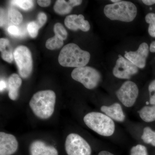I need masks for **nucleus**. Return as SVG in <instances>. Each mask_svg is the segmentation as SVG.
Returning a JSON list of instances; mask_svg holds the SVG:
<instances>
[{
  "mask_svg": "<svg viewBox=\"0 0 155 155\" xmlns=\"http://www.w3.org/2000/svg\"><path fill=\"white\" fill-rule=\"evenodd\" d=\"M56 101L54 92L41 91L33 95L29 101V107L33 114L41 119H49L54 114Z\"/></svg>",
  "mask_w": 155,
  "mask_h": 155,
  "instance_id": "1",
  "label": "nucleus"
},
{
  "mask_svg": "<svg viewBox=\"0 0 155 155\" xmlns=\"http://www.w3.org/2000/svg\"><path fill=\"white\" fill-rule=\"evenodd\" d=\"M90 54L80 48L74 43L68 44L62 49L58 57V61L64 67H85L90 59Z\"/></svg>",
  "mask_w": 155,
  "mask_h": 155,
  "instance_id": "2",
  "label": "nucleus"
},
{
  "mask_svg": "<svg viewBox=\"0 0 155 155\" xmlns=\"http://www.w3.org/2000/svg\"><path fill=\"white\" fill-rule=\"evenodd\" d=\"M104 13L106 17L111 20L130 22L136 17L137 9L131 2L119 1L106 5Z\"/></svg>",
  "mask_w": 155,
  "mask_h": 155,
  "instance_id": "3",
  "label": "nucleus"
},
{
  "mask_svg": "<svg viewBox=\"0 0 155 155\" xmlns=\"http://www.w3.org/2000/svg\"><path fill=\"white\" fill-rule=\"evenodd\" d=\"M84 121L91 129L103 136H110L115 131V125L113 120L102 113H88L84 116Z\"/></svg>",
  "mask_w": 155,
  "mask_h": 155,
  "instance_id": "4",
  "label": "nucleus"
},
{
  "mask_svg": "<svg viewBox=\"0 0 155 155\" xmlns=\"http://www.w3.org/2000/svg\"><path fill=\"white\" fill-rule=\"evenodd\" d=\"M71 76L88 89L97 87L101 79V74L96 69L85 66L75 68L71 73Z\"/></svg>",
  "mask_w": 155,
  "mask_h": 155,
  "instance_id": "5",
  "label": "nucleus"
},
{
  "mask_svg": "<svg viewBox=\"0 0 155 155\" xmlns=\"http://www.w3.org/2000/svg\"><path fill=\"white\" fill-rule=\"evenodd\" d=\"M14 55L19 75L22 78H27L32 71V59L30 50L25 46H19L14 51Z\"/></svg>",
  "mask_w": 155,
  "mask_h": 155,
  "instance_id": "6",
  "label": "nucleus"
},
{
  "mask_svg": "<svg viewBox=\"0 0 155 155\" xmlns=\"http://www.w3.org/2000/svg\"><path fill=\"white\" fill-rule=\"evenodd\" d=\"M65 148L68 155H91L90 146L85 140L77 134L71 133L67 136Z\"/></svg>",
  "mask_w": 155,
  "mask_h": 155,
  "instance_id": "7",
  "label": "nucleus"
},
{
  "mask_svg": "<svg viewBox=\"0 0 155 155\" xmlns=\"http://www.w3.org/2000/svg\"><path fill=\"white\" fill-rule=\"evenodd\" d=\"M139 90L137 85L133 81H125L116 91L117 97L125 107L133 106L138 97Z\"/></svg>",
  "mask_w": 155,
  "mask_h": 155,
  "instance_id": "8",
  "label": "nucleus"
},
{
  "mask_svg": "<svg viewBox=\"0 0 155 155\" xmlns=\"http://www.w3.org/2000/svg\"><path fill=\"white\" fill-rule=\"evenodd\" d=\"M138 71L137 67L134 64L122 56L119 55L113 69V74L117 78L129 79Z\"/></svg>",
  "mask_w": 155,
  "mask_h": 155,
  "instance_id": "9",
  "label": "nucleus"
},
{
  "mask_svg": "<svg viewBox=\"0 0 155 155\" xmlns=\"http://www.w3.org/2000/svg\"><path fill=\"white\" fill-rule=\"evenodd\" d=\"M149 51L148 45L146 43L143 42L140 44L136 51L125 52V57L136 67L143 69L145 67Z\"/></svg>",
  "mask_w": 155,
  "mask_h": 155,
  "instance_id": "10",
  "label": "nucleus"
},
{
  "mask_svg": "<svg viewBox=\"0 0 155 155\" xmlns=\"http://www.w3.org/2000/svg\"><path fill=\"white\" fill-rule=\"evenodd\" d=\"M18 143L14 136L10 134L0 133V155H11L17 151Z\"/></svg>",
  "mask_w": 155,
  "mask_h": 155,
  "instance_id": "11",
  "label": "nucleus"
},
{
  "mask_svg": "<svg viewBox=\"0 0 155 155\" xmlns=\"http://www.w3.org/2000/svg\"><path fill=\"white\" fill-rule=\"evenodd\" d=\"M64 23L67 28L73 31L80 29L83 31H87L90 28L89 23L84 19V17L81 14L67 16L64 20Z\"/></svg>",
  "mask_w": 155,
  "mask_h": 155,
  "instance_id": "12",
  "label": "nucleus"
},
{
  "mask_svg": "<svg viewBox=\"0 0 155 155\" xmlns=\"http://www.w3.org/2000/svg\"><path fill=\"white\" fill-rule=\"evenodd\" d=\"M30 155H58V150L52 146L41 140H35L29 147Z\"/></svg>",
  "mask_w": 155,
  "mask_h": 155,
  "instance_id": "13",
  "label": "nucleus"
},
{
  "mask_svg": "<svg viewBox=\"0 0 155 155\" xmlns=\"http://www.w3.org/2000/svg\"><path fill=\"white\" fill-rule=\"evenodd\" d=\"M101 110L111 119L118 122H122L125 120V115L120 104L115 103L110 106H104L101 107Z\"/></svg>",
  "mask_w": 155,
  "mask_h": 155,
  "instance_id": "14",
  "label": "nucleus"
},
{
  "mask_svg": "<svg viewBox=\"0 0 155 155\" xmlns=\"http://www.w3.org/2000/svg\"><path fill=\"white\" fill-rule=\"evenodd\" d=\"M22 83L21 78L17 74H12L8 79V96L12 101H16L19 96V89Z\"/></svg>",
  "mask_w": 155,
  "mask_h": 155,
  "instance_id": "15",
  "label": "nucleus"
},
{
  "mask_svg": "<svg viewBox=\"0 0 155 155\" xmlns=\"http://www.w3.org/2000/svg\"><path fill=\"white\" fill-rule=\"evenodd\" d=\"M140 116L144 122H150L155 121V105L145 106L139 111Z\"/></svg>",
  "mask_w": 155,
  "mask_h": 155,
  "instance_id": "16",
  "label": "nucleus"
},
{
  "mask_svg": "<svg viewBox=\"0 0 155 155\" xmlns=\"http://www.w3.org/2000/svg\"><path fill=\"white\" fill-rule=\"evenodd\" d=\"M72 7L69 2L64 0H58L54 6V11L60 15H65L69 14L72 9Z\"/></svg>",
  "mask_w": 155,
  "mask_h": 155,
  "instance_id": "17",
  "label": "nucleus"
},
{
  "mask_svg": "<svg viewBox=\"0 0 155 155\" xmlns=\"http://www.w3.org/2000/svg\"><path fill=\"white\" fill-rule=\"evenodd\" d=\"M141 139L145 143L155 147V131H153L150 127H145Z\"/></svg>",
  "mask_w": 155,
  "mask_h": 155,
  "instance_id": "18",
  "label": "nucleus"
},
{
  "mask_svg": "<svg viewBox=\"0 0 155 155\" xmlns=\"http://www.w3.org/2000/svg\"><path fill=\"white\" fill-rule=\"evenodd\" d=\"M64 45V41L55 35L49 38L46 42V47L48 49L54 50L61 48Z\"/></svg>",
  "mask_w": 155,
  "mask_h": 155,
  "instance_id": "19",
  "label": "nucleus"
},
{
  "mask_svg": "<svg viewBox=\"0 0 155 155\" xmlns=\"http://www.w3.org/2000/svg\"><path fill=\"white\" fill-rule=\"evenodd\" d=\"M8 16L9 20L12 23L19 25L23 20V17L20 12L17 9L14 8H10L8 11Z\"/></svg>",
  "mask_w": 155,
  "mask_h": 155,
  "instance_id": "20",
  "label": "nucleus"
},
{
  "mask_svg": "<svg viewBox=\"0 0 155 155\" xmlns=\"http://www.w3.org/2000/svg\"><path fill=\"white\" fill-rule=\"evenodd\" d=\"M11 3L25 11L32 8L34 5L33 1L30 0H15L11 1Z\"/></svg>",
  "mask_w": 155,
  "mask_h": 155,
  "instance_id": "21",
  "label": "nucleus"
},
{
  "mask_svg": "<svg viewBox=\"0 0 155 155\" xmlns=\"http://www.w3.org/2000/svg\"><path fill=\"white\" fill-rule=\"evenodd\" d=\"M145 20L147 23L149 24L148 32L150 35L155 37V14L151 13L147 14Z\"/></svg>",
  "mask_w": 155,
  "mask_h": 155,
  "instance_id": "22",
  "label": "nucleus"
},
{
  "mask_svg": "<svg viewBox=\"0 0 155 155\" xmlns=\"http://www.w3.org/2000/svg\"><path fill=\"white\" fill-rule=\"evenodd\" d=\"M54 31L55 35L60 38L63 41L67 38V32L63 25L60 23H57L54 25Z\"/></svg>",
  "mask_w": 155,
  "mask_h": 155,
  "instance_id": "23",
  "label": "nucleus"
},
{
  "mask_svg": "<svg viewBox=\"0 0 155 155\" xmlns=\"http://www.w3.org/2000/svg\"><path fill=\"white\" fill-rule=\"evenodd\" d=\"M40 28L36 21H32L29 22L27 25V30L28 33L32 38H35L37 36Z\"/></svg>",
  "mask_w": 155,
  "mask_h": 155,
  "instance_id": "24",
  "label": "nucleus"
},
{
  "mask_svg": "<svg viewBox=\"0 0 155 155\" xmlns=\"http://www.w3.org/2000/svg\"><path fill=\"white\" fill-rule=\"evenodd\" d=\"M130 155H148L146 147L140 144L133 147L130 150Z\"/></svg>",
  "mask_w": 155,
  "mask_h": 155,
  "instance_id": "25",
  "label": "nucleus"
},
{
  "mask_svg": "<svg viewBox=\"0 0 155 155\" xmlns=\"http://www.w3.org/2000/svg\"><path fill=\"white\" fill-rule=\"evenodd\" d=\"M2 52V57L4 61L9 63L13 62L14 59V55L11 51H7L6 49Z\"/></svg>",
  "mask_w": 155,
  "mask_h": 155,
  "instance_id": "26",
  "label": "nucleus"
},
{
  "mask_svg": "<svg viewBox=\"0 0 155 155\" xmlns=\"http://www.w3.org/2000/svg\"><path fill=\"white\" fill-rule=\"evenodd\" d=\"M47 20V17L45 14L43 12L39 13L38 15L37 20L36 22H37L40 28H41L45 25V23L46 22Z\"/></svg>",
  "mask_w": 155,
  "mask_h": 155,
  "instance_id": "27",
  "label": "nucleus"
},
{
  "mask_svg": "<svg viewBox=\"0 0 155 155\" xmlns=\"http://www.w3.org/2000/svg\"><path fill=\"white\" fill-rule=\"evenodd\" d=\"M8 31L10 35L14 36H19L21 33L19 28L15 25L9 26L8 28Z\"/></svg>",
  "mask_w": 155,
  "mask_h": 155,
  "instance_id": "28",
  "label": "nucleus"
},
{
  "mask_svg": "<svg viewBox=\"0 0 155 155\" xmlns=\"http://www.w3.org/2000/svg\"><path fill=\"white\" fill-rule=\"evenodd\" d=\"M9 45V41L8 39L1 38L0 39V51L1 52L6 50V47Z\"/></svg>",
  "mask_w": 155,
  "mask_h": 155,
  "instance_id": "29",
  "label": "nucleus"
},
{
  "mask_svg": "<svg viewBox=\"0 0 155 155\" xmlns=\"http://www.w3.org/2000/svg\"><path fill=\"white\" fill-rule=\"evenodd\" d=\"M149 91L150 95V104L155 105V88L149 89Z\"/></svg>",
  "mask_w": 155,
  "mask_h": 155,
  "instance_id": "30",
  "label": "nucleus"
},
{
  "mask_svg": "<svg viewBox=\"0 0 155 155\" xmlns=\"http://www.w3.org/2000/svg\"><path fill=\"white\" fill-rule=\"evenodd\" d=\"M37 3L39 5L41 6L42 7H46L50 5L51 4V1L49 0H38L37 1Z\"/></svg>",
  "mask_w": 155,
  "mask_h": 155,
  "instance_id": "31",
  "label": "nucleus"
},
{
  "mask_svg": "<svg viewBox=\"0 0 155 155\" xmlns=\"http://www.w3.org/2000/svg\"><path fill=\"white\" fill-rule=\"evenodd\" d=\"M70 5L72 6V8L75 6H78L82 3V1L81 0H70L69 1Z\"/></svg>",
  "mask_w": 155,
  "mask_h": 155,
  "instance_id": "32",
  "label": "nucleus"
},
{
  "mask_svg": "<svg viewBox=\"0 0 155 155\" xmlns=\"http://www.w3.org/2000/svg\"><path fill=\"white\" fill-rule=\"evenodd\" d=\"M6 86H7V84H6L5 81L3 80H1V82H0V89H1V91H3L6 88Z\"/></svg>",
  "mask_w": 155,
  "mask_h": 155,
  "instance_id": "33",
  "label": "nucleus"
},
{
  "mask_svg": "<svg viewBox=\"0 0 155 155\" xmlns=\"http://www.w3.org/2000/svg\"><path fill=\"white\" fill-rule=\"evenodd\" d=\"M142 2L147 5H151L155 4V0H143Z\"/></svg>",
  "mask_w": 155,
  "mask_h": 155,
  "instance_id": "34",
  "label": "nucleus"
},
{
  "mask_svg": "<svg viewBox=\"0 0 155 155\" xmlns=\"http://www.w3.org/2000/svg\"><path fill=\"white\" fill-rule=\"evenodd\" d=\"M4 11H3V9H1V22H0V24H1V27H2L4 25Z\"/></svg>",
  "mask_w": 155,
  "mask_h": 155,
  "instance_id": "35",
  "label": "nucleus"
},
{
  "mask_svg": "<svg viewBox=\"0 0 155 155\" xmlns=\"http://www.w3.org/2000/svg\"><path fill=\"white\" fill-rule=\"evenodd\" d=\"M150 51L151 52H155V41L152 42L151 44L150 47Z\"/></svg>",
  "mask_w": 155,
  "mask_h": 155,
  "instance_id": "36",
  "label": "nucleus"
},
{
  "mask_svg": "<svg viewBox=\"0 0 155 155\" xmlns=\"http://www.w3.org/2000/svg\"><path fill=\"white\" fill-rule=\"evenodd\" d=\"M98 155H114L113 154L107 151H102L101 152L99 153Z\"/></svg>",
  "mask_w": 155,
  "mask_h": 155,
  "instance_id": "37",
  "label": "nucleus"
},
{
  "mask_svg": "<svg viewBox=\"0 0 155 155\" xmlns=\"http://www.w3.org/2000/svg\"><path fill=\"white\" fill-rule=\"evenodd\" d=\"M111 2H113V3H116L119 2V0H111Z\"/></svg>",
  "mask_w": 155,
  "mask_h": 155,
  "instance_id": "38",
  "label": "nucleus"
}]
</instances>
